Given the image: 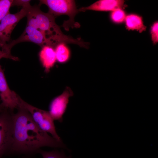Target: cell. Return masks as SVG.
<instances>
[{
  "mask_svg": "<svg viewBox=\"0 0 158 158\" xmlns=\"http://www.w3.org/2000/svg\"><path fill=\"white\" fill-rule=\"evenodd\" d=\"M5 109L1 104H0V113L3 111Z\"/></svg>",
  "mask_w": 158,
  "mask_h": 158,
  "instance_id": "19",
  "label": "cell"
},
{
  "mask_svg": "<svg viewBox=\"0 0 158 158\" xmlns=\"http://www.w3.org/2000/svg\"><path fill=\"white\" fill-rule=\"evenodd\" d=\"M37 152L40 153L43 158H67L63 153L56 151L47 152L40 149Z\"/></svg>",
  "mask_w": 158,
  "mask_h": 158,
  "instance_id": "16",
  "label": "cell"
},
{
  "mask_svg": "<svg viewBox=\"0 0 158 158\" xmlns=\"http://www.w3.org/2000/svg\"><path fill=\"white\" fill-rule=\"evenodd\" d=\"M1 68V66H0V68Z\"/></svg>",
  "mask_w": 158,
  "mask_h": 158,
  "instance_id": "21",
  "label": "cell"
},
{
  "mask_svg": "<svg viewBox=\"0 0 158 158\" xmlns=\"http://www.w3.org/2000/svg\"><path fill=\"white\" fill-rule=\"evenodd\" d=\"M13 114V132L12 142L8 153H32L43 147L65 148L59 141L41 129L31 114L21 107Z\"/></svg>",
  "mask_w": 158,
  "mask_h": 158,
  "instance_id": "1",
  "label": "cell"
},
{
  "mask_svg": "<svg viewBox=\"0 0 158 158\" xmlns=\"http://www.w3.org/2000/svg\"><path fill=\"white\" fill-rule=\"evenodd\" d=\"M13 0H0V23L9 13Z\"/></svg>",
  "mask_w": 158,
  "mask_h": 158,
  "instance_id": "14",
  "label": "cell"
},
{
  "mask_svg": "<svg viewBox=\"0 0 158 158\" xmlns=\"http://www.w3.org/2000/svg\"><path fill=\"white\" fill-rule=\"evenodd\" d=\"M126 29L129 30H136L141 33L146 30V27L143 24L142 18L135 14L126 16L125 19Z\"/></svg>",
  "mask_w": 158,
  "mask_h": 158,
  "instance_id": "12",
  "label": "cell"
},
{
  "mask_svg": "<svg viewBox=\"0 0 158 158\" xmlns=\"http://www.w3.org/2000/svg\"><path fill=\"white\" fill-rule=\"evenodd\" d=\"M19 98V107H22L26 109L41 129L50 133L57 140L61 141L56 132L54 120L49 112L34 107L24 101L20 97Z\"/></svg>",
  "mask_w": 158,
  "mask_h": 158,
  "instance_id": "4",
  "label": "cell"
},
{
  "mask_svg": "<svg viewBox=\"0 0 158 158\" xmlns=\"http://www.w3.org/2000/svg\"><path fill=\"white\" fill-rule=\"evenodd\" d=\"M26 42L34 43L41 47L45 45L51 46L50 42L42 32L33 28L26 26L21 35L16 40H11L3 50L10 54L11 49L14 46L19 43Z\"/></svg>",
  "mask_w": 158,
  "mask_h": 158,
  "instance_id": "7",
  "label": "cell"
},
{
  "mask_svg": "<svg viewBox=\"0 0 158 158\" xmlns=\"http://www.w3.org/2000/svg\"><path fill=\"white\" fill-rule=\"evenodd\" d=\"M39 57L45 72H49L56 61L54 48L48 45L43 47L39 52Z\"/></svg>",
  "mask_w": 158,
  "mask_h": 158,
  "instance_id": "11",
  "label": "cell"
},
{
  "mask_svg": "<svg viewBox=\"0 0 158 158\" xmlns=\"http://www.w3.org/2000/svg\"><path fill=\"white\" fill-rule=\"evenodd\" d=\"M151 38L153 43L155 44L158 42V22H155L152 26L151 29Z\"/></svg>",
  "mask_w": 158,
  "mask_h": 158,
  "instance_id": "17",
  "label": "cell"
},
{
  "mask_svg": "<svg viewBox=\"0 0 158 158\" xmlns=\"http://www.w3.org/2000/svg\"><path fill=\"white\" fill-rule=\"evenodd\" d=\"M29 0H13L11 6H21L22 8H28L31 5Z\"/></svg>",
  "mask_w": 158,
  "mask_h": 158,
  "instance_id": "18",
  "label": "cell"
},
{
  "mask_svg": "<svg viewBox=\"0 0 158 158\" xmlns=\"http://www.w3.org/2000/svg\"><path fill=\"white\" fill-rule=\"evenodd\" d=\"M126 6L124 0H100L89 6L82 7L78 10L79 11H84L87 10L112 11L118 9H122Z\"/></svg>",
  "mask_w": 158,
  "mask_h": 158,
  "instance_id": "10",
  "label": "cell"
},
{
  "mask_svg": "<svg viewBox=\"0 0 158 158\" xmlns=\"http://www.w3.org/2000/svg\"><path fill=\"white\" fill-rule=\"evenodd\" d=\"M126 17L125 12L122 9H118L112 11L110 15L112 21L117 23L123 22L125 20Z\"/></svg>",
  "mask_w": 158,
  "mask_h": 158,
  "instance_id": "15",
  "label": "cell"
},
{
  "mask_svg": "<svg viewBox=\"0 0 158 158\" xmlns=\"http://www.w3.org/2000/svg\"><path fill=\"white\" fill-rule=\"evenodd\" d=\"M73 95L71 88L67 87L61 94L52 101L49 105V112L54 120L62 122L63 116L66 109L69 98Z\"/></svg>",
  "mask_w": 158,
  "mask_h": 158,
  "instance_id": "9",
  "label": "cell"
},
{
  "mask_svg": "<svg viewBox=\"0 0 158 158\" xmlns=\"http://www.w3.org/2000/svg\"><path fill=\"white\" fill-rule=\"evenodd\" d=\"M46 5L48 8V13L54 17L62 15L68 16L69 19L65 21L62 25L65 30H68L70 27H77L74 20L75 15L79 12L77 8L74 0H41L39 5Z\"/></svg>",
  "mask_w": 158,
  "mask_h": 158,
  "instance_id": "3",
  "label": "cell"
},
{
  "mask_svg": "<svg viewBox=\"0 0 158 158\" xmlns=\"http://www.w3.org/2000/svg\"><path fill=\"white\" fill-rule=\"evenodd\" d=\"M56 60L59 63H64L67 61L70 56V51L66 44L60 43L54 48Z\"/></svg>",
  "mask_w": 158,
  "mask_h": 158,
  "instance_id": "13",
  "label": "cell"
},
{
  "mask_svg": "<svg viewBox=\"0 0 158 158\" xmlns=\"http://www.w3.org/2000/svg\"><path fill=\"white\" fill-rule=\"evenodd\" d=\"M0 97L1 104L6 109L13 111L18 108L20 97L10 89L1 68H0Z\"/></svg>",
  "mask_w": 158,
  "mask_h": 158,
  "instance_id": "8",
  "label": "cell"
},
{
  "mask_svg": "<svg viewBox=\"0 0 158 158\" xmlns=\"http://www.w3.org/2000/svg\"><path fill=\"white\" fill-rule=\"evenodd\" d=\"M39 5L31 6L28 10L27 26L33 28L42 32L54 48L60 43L74 44L86 49L89 44L80 38L75 39L64 35L55 22V17L41 10Z\"/></svg>",
  "mask_w": 158,
  "mask_h": 158,
  "instance_id": "2",
  "label": "cell"
},
{
  "mask_svg": "<svg viewBox=\"0 0 158 158\" xmlns=\"http://www.w3.org/2000/svg\"><path fill=\"white\" fill-rule=\"evenodd\" d=\"M3 58H7L4 55H0V59Z\"/></svg>",
  "mask_w": 158,
  "mask_h": 158,
  "instance_id": "20",
  "label": "cell"
},
{
  "mask_svg": "<svg viewBox=\"0 0 158 158\" xmlns=\"http://www.w3.org/2000/svg\"><path fill=\"white\" fill-rule=\"evenodd\" d=\"M13 112L5 109L0 113V158L8 153L13 132Z\"/></svg>",
  "mask_w": 158,
  "mask_h": 158,
  "instance_id": "5",
  "label": "cell"
},
{
  "mask_svg": "<svg viewBox=\"0 0 158 158\" xmlns=\"http://www.w3.org/2000/svg\"><path fill=\"white\" fill-rule=\"evenodd\" d=\"M28 8H22L14 14H8L0 23V47L3 48L11 41V36L14 28L23 17L26 16Z\"/></svg>",
  "mask_w": 158,
  "mask_h": 158,
  "instance_id": "6",
  "label": "cell"
}]
</instances>
